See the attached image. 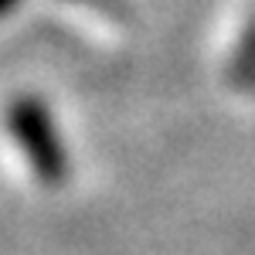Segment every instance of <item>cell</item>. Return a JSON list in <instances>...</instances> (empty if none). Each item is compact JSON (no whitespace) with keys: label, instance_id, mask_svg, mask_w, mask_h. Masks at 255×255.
I'll return each instance as SVG.
<instances>
[{"label":"cell","instance_id":"obj_1","mask_svg":"<svg viewBox=\"0 0 255 255\" xmlns=\"http://www.w3.org/2000/svg\"><path fill=\"white\" fill-rule=\"evenodd\" d=\"M7 126L10 136L17 139L20 153L27 157V167L34 170L41 184L55 187L68 177V153L61 143L55 119L48 113V106L34 96H20L7 106Z\"/></svg>","mask_w":255,"mask_h":255},{"label":"cell","instance_id":"obj_2","mask_svg":"<svg viewBox=\"0 0 255 255\" xmlns=\"http://www.w3.org/2000/svg\"><path fill=\"white\" fill-rule=\"evenodd\" d=\"M14 3H17V0H0V17H3V14H7V10H10Z\"/></svg>","mask_w":255,"mask_h":255}]
</instances>
